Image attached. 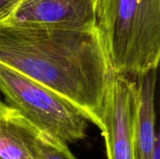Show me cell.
Wrapping results in <instances>:
<instances>
[{"label":"cell","instance_id":"cell-1","mask_svg":"<svg viewBox=\"0 0 160 159\" xmlns=\"http://www.w3.org/2000/svg\"><path fill=\"white\" fill-rule=\"evenodd\" d=\"M0 64L56 92L102 129L113 72L97 26H0Z\"/></svg>","mask_w":160,"mask_h":159},{"label":"cell","instance_id":"cell-5","mask_svg":"<svg viewBox=\"0 0 160 159\" xmlns=\"http://www.w3.org/2000/svg\"><path fill=\"white\" fill-rule=\"evenodd\" d=\"M0 26L82 28L97 26V0H30L4 3Z\"/></svg>","mask_w":160,"mask_h":159},{"label":"cell","instance_id":"cell-8","mask_svg":"<svg viewBox=\"0 0 160 159\" xmlns=\"http://www.w3.org/2000/svg\"><path fill=\"white\" fill-rule=\"evenodd\" d=\"M35 159H78L68 146V142L53 137L35 126L31 137Z\"/></svg>","mask_w":160,"mask_h":159},{"label":"cell","instance_id":"cell-9","mask_svg":"<svg viewBox=\"0 0 160 159\" xmlns=\"http://www.w3.org/2000/svg\"><path fill=\"white\" fill-rule=\"evenodd\" d=\"M153 159H160V120L157 128V140L153 154Z\"/></svg>","mask_w":160,"mask_h":159},{"label":"cell","instance_id":"cell-7","mask_svg":"<svg viewBox=\"0 0 160 159\" xmlns=\"http://www.w3.org/2000/svg\"><path fill=\"white\" fill-rule=\"evenodd\" d=\"M35 125L17 110L0 106V159H35L31 136Z\"/></svg>","mask_w":160,"mask_h":159},{"label":"cell","instance_id":"cell-2","mask_svg":"<svg viewBox=\"0 0 160 159\" xmlns=\"http://www.w3.org/2000/svg\"><path fill=\"white\" fill-rule=\"evenodd\" d=\"M97 27L113 73L158 69L160 0H97Z\"/></svg>","mask_w":160,"mask_h":159},{"label":"cell","instance_id":"cell-6","mask_svg":"<svg viewBox=\"0 0 160 159\" xmlns=\"http://www.w3.org/2000/svg\"><path fill=\"white\" fill-rule=\"evenodd\" d=\"M157 72L158 69H152L137 76L139 103L135 123L134 159H153L158 128Z\"/></svg>","mask_w":160,"mask_h":159},{"label":"cell","instance_id":"cell-3","mask_svg":"<svg viewBox=\"0 0 160 159\" xmlns=\"http://www.w3.org/2000/svg\"><path fill=\"white\" fill-rule=\"evenodd\" d=\"M0 88L6 103L42 131L68 143L86 137L88 119L52 89L2 64Z\"/></svg>","mask_w":160,"mask_h":159},{"label":"cell","instance_id":"cell-10","mask_svg":"<svg viewBox=\"0 0 160 159\" xmlns=\"http://www.w3.org/2000/svg\"><path fill=\"white\" fill-rule=\"evenodd\" d=\"M24 1H30V0H7L6 3H20V2H24Z\"/></svg>","mask_w":160,"mask_h":159},{"label":"cell","instance_id":"cell-4","mask_svg":"<svg viewBox=\"0 0 160 159\" xmlns=\"http://www.w3.org/2000/svg\"><path fill=\"white\" fill-rule=\"evenodd\" d=\"M138 103V83L127 75L112 73L104 104L103 127L100 130L108 159H134Z\"/></svg>","mask_w":160,"mask_h":159}]
</instances>
